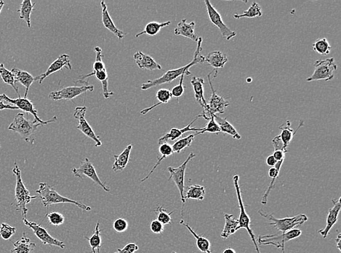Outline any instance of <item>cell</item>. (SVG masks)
Segmentation results:
<instances>
[{
	"label": "cell",
	"instance_id": "41",
	"mask_svg": "<svg viewBox=\"0 0 341 253\" xmlns=\"http://www.w3.org/2000/svg\"><path fill=\"white\" fill-rule=\"evenodd\" d=\"M154 212L157 213V220L159 221L161 224H163L164 226L171 224V214L174 212V211L167 212V210L164 209L163 206H158L154 210Z\"/></svg>",
	"mask_w": 341,
	"mask_h": 253
},
{
	"label": "cell",
	"instance_id": "8",
	"mask_svg": "<svg viewBox=\"0 0 341 253\" xmlns=\"http://www.w3.org/2000/svg\"><path fill=\"white\" fill-rule=\"evenodd\" d=\"M211 74L212 72H210L208 76L209 84L211 88V97L209 100L207 110L205 112H202V114H199L200 118H204L208 120L211 118V116H218V114H224L226 108L229 106V102L226 101L224 97L220 96L219 95L217 94L216 92L213 88V84H212L211 78H210Z\"/></svg>",
	"mask_w": 341,
	"mask_h": 253
},
{
	"label": "cell",
	"instance_id": "2",
	"mask_svg": "<svg viewBox=\"0 0 341 253\" xmlns=\"http://www.w3.org/2000/svg\"><path fill=\"white\" fill-rule=\"evenodd\" d=\"M36 192L39 194V198L42 202L44 208H48L50 205L57 204H71L79 208V209L84 211H90L91 208L86 206L82 202L71 200L66 197L60 195L53 188L51 187L46 182H40L39 184V189L36 190Z\"/></svg>",
	"mask_w": 341,
	"mask_h": 253
},
{
	"label": "cell",
	"instance_id": "46",
	"mask_svg": "<svg viewBox=\"0 0 341 253\" xmlns=\"http://www.w3.org/2000/svg\"><path fill=\"white\" fill-rule=\"evenodd\" d=\"M157 98L161 104H167L173 98L171 92L168 89L162 88L157 92Z\"/></svg>",
	"mask_w": 341,
	"mask_h": 253
},
{
	"label": "cell",
	"instance_id": "1",
	"mask_svg": "<svg viewBox=\"0 0 341 253\" xmlns=\"http://www.w3.org/2000/svg\"><path fill=\"white\" fill-rule=\"evenodd\" d=\"M202 38H199L197 40V50L194 52V58L190 63L188 64L186 66L178 68V69L169 70V71L164 73L159 78L148 80L147 82L141 84V90H146L153 87L163 85V84H170L178 78V77H181L183 74L190 76L192 73L189 71V69L192 66L197 64L205 63V56L201 55V52L202 50Z\"/></svg>",
	"mask_w": 341,
	"mask_h": 253
},
{
	"label": "cell",
	"instance_id": "48",
	"mask_svg": "<svg viewBox=\"0 0 341 253\" xmlns=\"http://www.w3.org/2000/svg\"><path fill=\"white\" fill-rule=\"evenodd\" d=\"M128 228V222L123 218H118L114 221V229L118 233H123Z\"/></svg>",
	"mask_w": 341,
	"mask_h": 253
},
{
	"label": "cell",
	"instance_id": "34",
	"mask_svg": "<svg viewBox=\"0 0 341 253\" xmlns=\"http://www.w3.org/2000/svg\"><path fill=\"white\" fill-rule=\"evenodd\" d=\"M170 24H171V22L170 20L165 22V23H158V22H149L146 25L143 32L135 35V38H139L140 36L144 34L149 35V36H155L158 34L162 28Z\"/></svg>",
	"mask_w": 341,
	"mask_h": 253
},
{
	"label": "cell",
	"instance_id": "20",
	"mask_svg": "<svg viewBox=\"0 0 341 253\" xmlns=\"http://www.w3.org/2000/svg\"><path fill=\"white\" fill-rule=\"evenodd\" d=\"M100 6L102 8V22L105 28L109 30L111 32L117 36L119 40H122L125 38L126 34L124 32L121 31L114 24L111 17L110 16L107 9V6L104 1L100 2Z\"/></svg>",
	"mask_w": 341,
	"mask_h": 253
},
{
	"label": "cell",
	"instance_id": "21",
	"mask_svg": "<svg viewBox=\"0 0 341 253\" xmlns=\"http://www.w3.org/2000/svg\"><path fill=\"white\" fill-rule=\"evenodd\" d=\"M133 58L136 62L137 65L142 70H150V71L162 70V66H160V64H159L152 57L143 54V52H135L134 54Z\"/></svg>",
	"mask_w": 341,
	"mask_h": 253
},
{
	"label": "cell",
	"instance_id": "11",
	"mask_svg": "<svg viewBox=\"0 0 341 253\" xmlns=\"http://www.w3.org/2000/svg\"><path fill=\"white\" fill-rule=\"evenodd\" d=\"M195 156L196 155L194 152H191L189 156L186 158V160L183 162L181 166L176 167V168L172 166H169L167 168V170H168L169 173H170V178H169L168 181L172 180L175 182V186H176L178 190H179L180 195H181V200L183 204L181 216H183V208H184V204L186 203V200H185L184 197L185 172H186V166H187L188 164Z\"/></svg>",
	"mask_w": 341,
	"mask_h": 253
},
{
	"label": "cell",
	"instance_id": "39",
	"mask_svg": "<svg viewBox=\"0 0 341 253\" xmlns=\"http://www.w3.org/2000/svg\"><path fill=\"white\" fill-rule=\"evenodd\" d=\"M195 134H190L186 138H183L182 139L178 140L172 146V148H173V152H177V154H180L183 150L186 148L190 147L191 144H192L193 140H194V138H195Z\"/></svg>",
	"mask_w": 341,
	"mask_h": 253
},
{
	"label": "cell",
	"instance_id": "38",
	"mask_svg": "<svg viewBox=\"0 0 341 253\" xmlns=\"http://www.w3.org/2000/svg\"><path fill=\"white\" fill-rule=\"evenodd\" d=\"M262 16V11L261 8L257 2H253L249 8L247 10L244 11L242 14H235L234 15V18L240 19L242 18H253Z\"/></svg>",
	"mask_w": 341,
	"mask_h": 253
},
{
	"label": "cell",
	"instance_id": "18",
	"mask_svg": "<svg viewBox=\"0 0 341 253\" xmlns=\"http://www.w3.org/2000/svg\"><path fill=\"white\" fill-rule=\"evenodd\" d=\"M341 198L340 197L337 200H332L333 206L329 210V214H328V218H327L326 226L325 228L319 230V234H320L324 238L328 236L333 226L337 222L338 220H339V213H340L341 208Z\"/></svg>",
	"mask_w": 341,
	"mask_h": 253
},
{
	"label": "cell",
	"instance_id": "31",
	"mask_svg": "<svg viewBox=\"0 0 341 253\" xmlns=\"http://www.w3.org/2000/svg\"><path fill=\"white\" fill-rule=\"evenodd\" d=\"M214 118L221 130V132L231 135L234 139L237 140L241 139V136L239 132L234 128L233 125L231 124V122H228L227 118H222L218 116H214Z\"/></svg>",
	"mask_w": 341,
	"mask_h": 253
},
{
	"label": "cell",
	"instance_id": "15",
	"mask_svg": "<svg viewBox=\"0 0 341 253\" xmlns=\"http://www.w3.org/2000/svg\"><path fill=\"white\" fill-rule=\"evenodd\" d=\"M86 111H87V108L85 106H76L75 108L74 117V118L79 120V125L76 126V128L80 130L87 138L93 140L95 143V147H100L102 146L101 140L99 136L95 134L90 124L86 120Z\"/></svg>",
	"mask_w": 341,
	"mask_h": 253
},
{
	"label": "cell",
	"instance_id": "14",
	"mask_svg": "<svg viewBox=\"0 0 341 253\" xmlns=\"http://www.w3.org/2000/svg\"><path fill=\"white\" fill-rule=\"evenodd\" d=\"M71 172H72L73 174L76 178H83L84 176H87V178H90V180H92V181H93V182L98 184L105 192H110V190H111L106 184L101 182L99 176L97 174L95 167H94L91 162L87 158H84V160L82 162L79 168H71Z\"/></svg>",
	"mask_w": 341,
	"mask_h": 253
},
{
	"label": "cell",
	"instance_id": "7",
	"mask_svg": "<svg viewBox=\"0 0 341 253\" xmlns=\"http://www.w3.org/2000/svg\"><path fill=\"white\" fill-rule=\"evenodd\" d=\"M315 72L312 76L307 79V82L315 81H329L334 78V72L337 70V64L335 63L334 58H327L315 62Z\"/></svg>",
	"mask_w": 341,
	"mask_h": 253
},
{
	"label": "cell",
	"instance_id": "54",
	"mask_svg": "<svg viewBox=\"0 0 341 253\" xmlns=\"http://www.w3.org/2000/svg\"><path fill=\"white\" fill-rule=\"evenodd\" d=\"M267 164L268 166L274 167L276 166V164H277V160H275V158H274L273 156H268L267 158Z\"/></svg>",
	"mask_w": 341,
	"mask_h": 253
},
{
	"label": "cell",
	"instance_id": "24",
	"mask_svg": "<svg viewBox=\"0 0 341 253\" xmlns=\"http://www.w3.org/2000/svg\"><path fill=\"white\" fill-rule=\"evenodd\" d=\"M11 72L13 74L15 82H20L21 85L25 88V95L23 98H27L28 90H29L30 87L32 85L33 82H34L35 78H33L28 72L17 69V68H13L11 70Z\"/></svg>",
	"mask_w": 341,
	"mask_h": 253
},
{
	"label": "cell",
	"instance_id": "49",
	"mask_svg": "<svg viewBox=\"0 0 341 253\" xmlns=\"http://www.w3.org/2000/svg\"><path fill=\"white\" fill-rule=\"evenodd\" d=\"M150 228H151V232L155 234H160L165 230L163 224H161L157 220H154L151 221Z\"/></svg>",
	"mask_w": 341,
	"mask_h": 253
},
{
	"label": "cell",
	"instance_id": "33",
	"mask_svg": "<svg viewBox=\"0 0 341 253\" xmlns=\"http://www.w3.org/2000/svg\"><path fill=\"white\" fill-rule=\"evenodd\" d=\"M159 154H160L161 156L158 158L157 159V163L155 164L154 167H153L152 170L149 173L147 176H145L143 179L141 180V182H145L146 180L149 179L150 176H151V174L154 172V170L157 168V167L160 164L161 162L164 160V159L166 158L167 157L173 155L174 152H173V148H172V146H170L168 143H165V144H161L159 146Z\"/></svg>",
	"mask_w": 341,
	"mask_h": 253
},
{
	"label": "cell",
	"instance_id": "3",
	"mask_svg": "<svg viewBox=\"0 0 341 253\" xmlns=\"http://www.w3.org/2000/svg\"><path fill=\"white\" fill-rule=\"evenodd\" d=\"M12 172L16 178V184H15V201L12 202L11 205L12 206L15 205L17 211L21 212L23 218H26L27 212H28L26 205L30 203L31 200L38 198L39 196H31L30 195L29 192L22 180L21 172H20L16 162H15V166L12 170Z\"/></svg>",
	"mask_w": 341,
	"mask_h": 253
},
{
	"label": "cell",
	"instance_id": "13",
	"mask_svg": "<svg viewBox=\"0 0 341 253\" xmlns=\"http://www.w3.org/2000/svg\"><path fill=\"white\" fill-rule=\"evenodd\" d=\"M205 6H206L207 12H208V17L209 18H210V22H211L212 24H214L215 26L218 27L223 38H224V39H226V40H230L232 38H234V36L237 35V32L232 31V30H230L229 27L226 26V24H225L224 20H223L221 14H220L219 12L213 7V4H211L210 1H209V0H205Z\"/></svg>",
	"mask_w": 341,
	"mask_h": 253
},
{
	"label": "cell",
	"instance_id": "61",
	"mask_svg": "<svg viewBox=\"0 0 341 253\" xmlns=\"http://www.w3.org/2000/svg\"><path fill=\"white\" fill-rule=\"evenodd\" d=\"M0 148H1V144H0Z\"/></svg>",
	"mask_w": 341,
	"mask_h": 253
},
{
	"label": "cell",
	"instance_id": "56",
	"mask_svg": "<svg viewBox=\"0 0 341 253\" xmlns=\"http://www.w3.org/2000/svg\"><path fill=\"white\" fill-rule=\"evenodd\" d=\"M223 253H236V251L232 249V248H229L225 249Z\"/></svg>",
	"mask_w": 341,
	"mask_h": 253
},
{
	"label": "cell",
	"instance_id": "32",
	"mask_svg": "<svg viewBox=\"0 0 341 253\" xmlns=\"http://www.w3.org/2000/svg\"><path fill=\"white\" fill-rule=\"evenodd\" d=\"M35 2L31 0H23L20 4L17 12L20 14V18L24 20L28 28H31V15L34 9Z\"/></svg>",
	"mask_w": 341,
	"mask_h": 253
},
{
	"label": "cell",
	"instance_id": "55",
	"mask_svg": "<svg viewBox=\"0 0 341 253\" xmlns=\"http://www.w3.org/2000/svg\"><path fill=\"white\" fill-rule=\"evenodd\" d=\"M341 234H339L337 238H336V242H337V248L339 250L341 251Z\"/></svg>",
	"mask_w": 341,
	"mask_h": 253
},
{
	"label": "cell",
	"instance_id": "10",
	"mask_svg": "<svg viewBox=\"0 0 341 253\" xmlns=\"http://www.w3.org/2000/svg\"><path fill=\"white\" fill-rule=\"evenodd\" d=\"M0 100L1 101L5 102L7 104H12L14 106H17L19 110H21L24 111L27 114H31L34 118V122H39V124H42L43 125H46V124H50V122H56L57 118L53 117L52 119L49 120H42L38 116L37 110L34 108V105H33L32 102L31 100H28L27 98H21V97H18L17 98H11L5 95V94H2L0 95Z\"/></svg>",
	"mask_w": 341,
	"mask_h": 253
},
{
	"label": "cell",
	"instance_id": "22",
	"mask_svg": "<svg viewBox=\"0 0 341 253\" xmlns=\"http://www.w3.org/2000/svg\"><path fill=\"white\" fill-rule=\"evenodd\" d=\"M191 84H192L193 89H194L196 101L203 108V112H205L207 110V108H208V102H207L205 96H204V94H205V90H204L205 81H204L202 78L194 76V77L192 78V80H191Z\"/></svg>",
	"mask_w": 341,
	"mask_h": 253
},
{
	"label": "cell",
	"instance_id": "5",
	"mask_svg": "<svg viewBox=\"0 0 341 253\" xmlns=\"http://www.w3.org/2000/svg\"><path fill=\"white\" fill-rule=\"evenodd\" d=\"M258 213L263 217L271 221L270 225L277 228L280 232L285 233L293 229L301 227L304 222L308 220V217L306 214H300L292 218H276L273 214H269L264 212L262 210H259Z\"/></svg>",
	"mask_w": 341,
	"mask_h": 253
},
{
	"label": "cell",
	"instance_id": "30",
	"mask_svg": "<svg viewBox=\"0 0 341 253\" xmlns=\"http://www.w3.org/2000/svg\"><path fill=\"white\" fill-rule=\"evenodd\" d=\"M181 225L184 226L191 234L194 236V238H196V243H197V246L198 249L200 250L201 252L202 253H208L210 252V248H211V243L209 241L208 238H205V237L200 236V235L197 234L190 227V226L188 224H185L184 221L181 220L180 222Z\"/></svg>",
	"mask_w": 341,
	"mask_h": 253
},
{
	"label": "cell",
	"instance_id": "53",
	"mask_svg": "<svg viewBox=\"0 0 341 253\" xmlns=\"http://www.w3.org/2000/svg\"><path fill=\"white\" fill-rule=\"evenodd\" d=\"M19 110L17 106H14L12 104H7V103H4V102L0 101V110Z\"/></svg>",
	"mask_w": 341,
	"mask_h": 253
},
{
	"label": "cell",
	"instance_id": "12",
	"mask_svg": "<svg viewBox=\"0 0 341 253\" xmlns=\"http://www.w3.org/2000/svg\"><path fill=\"white\" fill-rule=\"evenodd\" d=\"M23 224L33 230L35 236L37 237L44 245L55 246L64 249L65 243L60 241L58 238H54L46 230L45 228L42 224H38L32 221H28L26 218H23Z\"/></svg>",
	"mask_w": 341,
	"mask_h": 253
},
{
	"label": "cell",
	"instance_id": "19",
	"mask_svg": "<svg viewBox=\"0 0 341 253\" xmlns=\"http://www.w3.org/2000/svg\"><path fill=\"white\" fill-rule=\"evenodd\" d=\"M199 118H200V116H196L195 118H194V120H193L192 122L189 124V125L186 126V127H184V128H171L170 132H167V133H165L163 136H161V138H159L158 141L159 146H161V144H165V143H167V142H168L169 140H170V141H175V140H178V138L182 136L185 133H186V132H198L200 131V128H192V127H191L192 126V124H194V122H195L196 120Z\"/></svg>",
	"mask_w": 341,
	"mask_h": 253
},
{
	"label": "cell",
	"instance_id": "28",
	"mask_svg": "<svg viewBox=\"0 0 341 253\" xmlns=\"http://www.w3.org/2000/svg\"><path fill=\"white\" fill-rule=\"evenodd\" d=\"M35 243L31 242L29 238L23 233V236L20 240L13 243V248L11 250V253H32L36 248Z\"/></svg>",
	"mask_w": 341,
	"mask_h": 253
},
{
	"label": "cell",
	"instance_id": "59",
	"mask_svg": "<svg viewBox=\"0 0 341 253\" xmlns=\"http://www.w3.org/2000/svg\"><path fill=\"white\" fill-rule=\"evenodd\" d=\"M171 253H177L176 252H172Z\"/></svg>",
	"mask_w": 341,
	"mask_h": 253
},
{
	"label": "cell",
	"instance_id": "58",
	"mask_svg": "<svg viewBox=\"0 0 341 253\" xmlns=\"http://www.w3.org/2000/svg\"><path fill=\"white\" fill-rule=\"evenodd\" d=\"M247 82H249V84H250V82H252V79L251 78L247 79Z\"/></svg>",
	"mask_w": 341,
	"mask_h": 253
},
{
	"label": "cell",
	"instance_id": "40",
	"mask_svg": "<svg viewBox=\"0 0 341 253\" xmlns=\"http://www.w3.org/2000/svg\"><path fill=\"white\" fill-rule=\"evenodd\" d=\"M312 46H313L314 50L318 52L319 54L325 56L331 54V46L326 38L317 40L316 42Z\"/></svg>",
	"mask_w": 341,
	"mask_h": 253
},
{
	"label": "cell",
	"instance_id": "27",
	"mask_svg": "<svg viewBox=\"0 0 341 253\" xmlns=\"http://www.w3.org/2000/svg\"><path fill=\"white\" fill-rule=\"evenodd\" d=\"M291 124L290 122H286L283 125L280 126V128L282 132L280 134V136L281 138L282 142H283L284 146L285 148H288L289 146L290 143L291 142L292 140H293V138H294L295 134L297 132L298 130H299L301 127L304 126V120H301L300 122L299 126H298L297 130L296 131L293 130L291 127Z\"/></svg>",
	"mask_w": 341,
	"mask_h": 253
},
{
	"label": "cell",
	"instance_id": "51",
	"mask_svg": "<svg viewBox=\"0 0 341 253\" xmlns=\"http://www.w3.org/2000/svg\"><path fill=\"white\" fill-rule=\"evenodd\" d=\"M272 144H273L275 150H284L285 151V152H288V150L284 146L280 135L276 136L275 138L272 140Z\"/></svg>",
	"mask_w": 341,
	"mask_h": 253
},
{
	"label": "cell",
	"instance_id": "36",
	"mask_svg": "<svg viewBox=\"0 0 341 253\" xmlns=\"http://www.w3.org/2000/svg\"><path fill=\"white\" fill-rule=\"evenodd\" d=\"M99 225V222H97L95 232H94L91 237L88 238V237L84 236V238L89 242L92 253H100V250L101 248L102 241L101 236H100L101 230H100Z\"/></svg>",
	"mask_w": 341,
	"mask_h": 253
},
{
	"label": "cell",
	"instance_id": "6",
	"mask_svg": "<svg viewBox=\"0 0 341 253\" xmlns=\"http://www.w3.org/2000/svg\"><path fill=\"white\" fill-rule=\"evenodd\" d=\"M239 179L240 176L239 175H234L233 180L234 188H235L236 194L237 196V200L239 202V208H240V217H239V227L238 230L242 228L246 229L247 232L249 234L250 238L254 244L255 248H256V252H260L259 248H258L257 242H256V237H255L254 233L253 230L250 228L251 225V220H250V216L247 214L246 210H245V205H244L243 200H242L241 190H240V184H239Z\"/></svg>",
	"mask_w": 341,
	"mask_h": 253
},
{
	"label": "cell",
	"instance_id": "4",
	"mask_svg": "<svg viewBox=\"0 0 341 253\" xmlns=\"http://www.w3.org/2000/svg\"><path fill=\"white\" fill-rule=\"evenodd\" d=\"M43 124H39V122H30L25 118L24 114L22 112H19L15 116L13 122L9 124L8 130L11 131L15 132L18 134L22 139L25 140L26 142L31 143L33 144L34 142V134L35 132L37 130L38 127L42 126Z\"/></svg>",
	"mask_w": 341,
	"mask_h": 253
},
{
	"label": "cell",
	"instance_id": "52",
	"mask_svg": "<svg viewBox=\"0 0 341 253\" xmlns=\"http://www.w3.org/2000/svg\"><path fill=\"white\" fill-rule=\"evenodd\" d=\"M288 152H285L284 150H275V152H274L273 156L275 158V160H277V163H284V160H285V154Z\"/></svg>",
	"mask_w": 341,
	"mask_h": 253
},
{
	"label": "cell",
	"instance_id": "47",
	"mask_svg": "<svg viewBox=\"0 0 341 253\" xmlns=\"http://www.w3.org/2000/svg\"><path fill=\"white\" fill-rule=\"evenodd\" d=\"M185 74L181 76V79H180L179 84L178 85L175 86V87L173 88L171 90L172 96L175 97V98H179L184 93V86L183 85V79H184Z\"/></svg>",
	"mask_w": 341,
	"mask_h": 253
},
{
	"label": "cell",
	"instance_id": "23",
	"mask_svg": "<svg viewBox=\"0 0 341 253\" xmlns=\"http://www.w3.org/2000/svg\"><path fill=\"white\" fill-rule=\"evenodd\" d=\"M194 30H195V22H192L191 23H187L186 19H183L175 27L174 33L175 35H178V36H183L197 42L198 38H197Z\"/></svg>",
	"mask_w": 341,
	"mask_h": 253
},
{
	"label": "cell",
	"instance_id": "42",
	"mask_svg": "<svg viewBox=\"0 0 341 253\" xmlns=\"http://www.w3.org/2000/svg\"><path fill=\"white\" fill-rule=\"evenodd\" d=\"M208 120L209 122L206 126L200 128V131L195 134L196 136L206 133V132L212 134H218L221 132V130H220L219 126H218L216 120H215L214 116H211V118Z\"/></svg>",
	"mask_w": 341,
	"mask_h": 253
},
{
	"label": "cell",
	"instance_id": "35",
	"mask_svg": "<svg viewBox=\"0 0 341 253\" xmlns=\"http://www.w3.org/2000/svg\"><path fill=\"white\" fill-rule=\"evenodd\" d=\"M205 188L204 186L193 184L189 186L185 196V200H203L205 198Z\"/></svg>",
	"mask_w": 341,
	"mask_h": 253
},
{
	"label": "cell",
	"instance_id": "37",
	"mask_svg": "<svg viewBox=\"0 0 341 253\" xmlns=\"http://www.w3.org/2000/svg\"><path fill=\"white\" fill-rule=\"evenodd\" d=\"M0 76H1L3 82H4V84H7V85L11 86L12 87V88L16 92L17 96L20 97V94H19L18 87L15 85L16 82H15L13 74L11 72V71H9V70L6 69V68H4L3 64H0Z\"/></svg>",
	"mask_w": 341,
	"mask_h": 253
},
{
	"label": "cell",
	"instance_id": "16",
	"mask_svg": "<svg viewBox=\"0 0 341 253\" xmlns=\"http://www.w3.org/2000/svg\"><path fill=\"white\" fill-rule=\"evenodd\" d=\"M94 90L93 86H69L64 88L61 90L50 92L49 98L54 101L66 100H72L74 98L86 93L87 92H92Z\"/></svg>",
	"mask_w": 341,
	"mask_h": 253
},
{
	"label": "cell",
	"instance_id": "9",
	"mask_svg": "<svg viewBox=\"0 0 341 253\" xmlns=\"http://www.w3.org/2000/svg\"><path fill=\"white\" fill-rule=\"evenodd\" d=\"M302 234L301 229L295 228L282 234L264 235L258 236V243L264 245H273L276 248H280L285 252V244L288 242L299 238Z\"/></svg>",
	"mask_w": 341,
	"mask_h": 253
},
{
	"label": "cell",
	"instance_id": "45",
	"mask_svg": "<svg viewBox=\"0 0 341 253\" xmlns=\"http://www.w3.org/2000/svg\"><path fill=\"white\" fill-rule=\"evenodd\" d=\"M45 217L48 219L49 224L54 226H59L62 225L65 221L64 216L57 212H52L49 214H46Z\"/></svg>",
	"mask_w": 341,
	"mask_h": 253
},
{
	"label": "cell",
	"instance_id": "17",
	"mask_svg": "<svg viewBox=\"0 0 341 253\" xmlns=\"http://www.w3.org/2000/svg\"><path fill=\"white\" fill-rule=\"evenodd\" d=\"M66 68L67 69L71 70L72 66H71V62H70V56L67 54H62L60 56L58 57L55 61L52 62L49 66L48 69L46 70L45 72L40 74L35 78V81L37 80L39 84H42L43 80L47 78V77L56 72L60 71L63 68Z\"/></svg>",
	"mask_w": 341,
	"mask_h": 253
},
{
	"label": "cell",
	"instance_id": "44",
	"mask_svg": "<svg viewBox=\"0 0 341 253\" xmlns=\"http://www.w3.org/2000/svg\"><path fill=\"white\" fill-rule=\"evenodd\" d=\"M16 232V228L2 222L0 226V236L4 240H9Z\"/></svg>",
	"mask_w": 341,
	"mask_h": 253
},
{
	"label": "cell",
	"instance_id": "60",
	"mask_svg": "<svg viewBox=\"0 0 341 253\" xmlns=\"http://www.w3.org/2000/svg\"><path fill=\"white\" fill-rule=\"evenodd\" d=\"M208 253H212L211 251H210Z\"/></svg>",
	"mask_w": 341,
	"mask_h": 253
},
{
	"label": "cell",
	"instance_id": "29",
	"mask_svg": "<svg viewBox=\"0 0 341 253\" xmlns=\"http://www.w3.org/2000/svg\"><path fill=\"white\" fill-rule=\"evenodd\" d=\"M225 226L221 236L224 240H227L231 235H233L238 230V219H235L232 214H225Z\"/></svg>",
	"mask_w": 341,
	"mask_h": 253
},
{
	"label": "cell",
	"instance_id": "43",
	"mask_svg": "<svg viewBox=\"0 0 341 253\" xmlns=\"http://www.w3.org/2000/svg\"><path fill=\"white\" fill-rule=\"evenodd\" d=\"M95 54H96V58H95V61L94 62L93 66V72L101 71V70H106V66H105L104 63L103 62V55L102 54V49L100 48L98 46H96L95 48Z\"/></svg>",
	"mask_w": 341,
	"mask_h": 253
},
{
	"label": "cell",
	"instance_id": "26",
	"mask_svg": "<svg viewBox=\"0 0 341 253\" xmlns=\"http://www.w3.org/2000/svg\"><path fill=\"white\" fill-rule=\"evenodd\" d=\"M133 148V144H129L122 154L119 155H114V163L113 164L112 170L115 172L123 171L126 166L128 164L130 160V152Z\"/></svg>",
	"mask_w": 341,
	"mask_h": 253
},
{
	"label": "cell",
	"instance_id": "25",
	"mask_svg": "<svg viewBox=\"0 0 341 253\" xmlns=\"http://www.w3.org/2000/svg\"><path fill=\"white\" fill-rule=\"evenodd\" d=\"M227 62L228 58L226 54L221 52H213L205 56V63H208L209 66H211L216 71L215 77L217 76L218 70L224 68Z\"/></svg>",
	"mask_w": 341,
	"mask_h": 253
},
{
	"label": "cell",
	"instance_id": "50",
	"mask_svg": "<svg viewBox=\"0 0 341 253\" xmlns=\"http://www.w3.org/2000/svg\"><path fill=\"white\" fill-rule=\"evenodd\" d=\"M138 249L139 248L135 243H129L125 245V248L118 249L117 252L114 253H135Z\"/></svg>",
	"mask_w": 341,
	"mask_h": 253
},
{
	"label": "cell",
	"instance_id": "57",
	"mask_svg": "<svg viewBox=\"0 0 341 253\" xmlns=\"http://www.w3.org/2000/svg\"><path fill=\"white\" fill-rule=\"evenodd\" d=\"M4 4H5V3H4V1L0 0V14H1V10H2L3 7H4Z\"/></svg>",
	"mask_w": 341,
	"mask_h": 253
}]
</instances>
